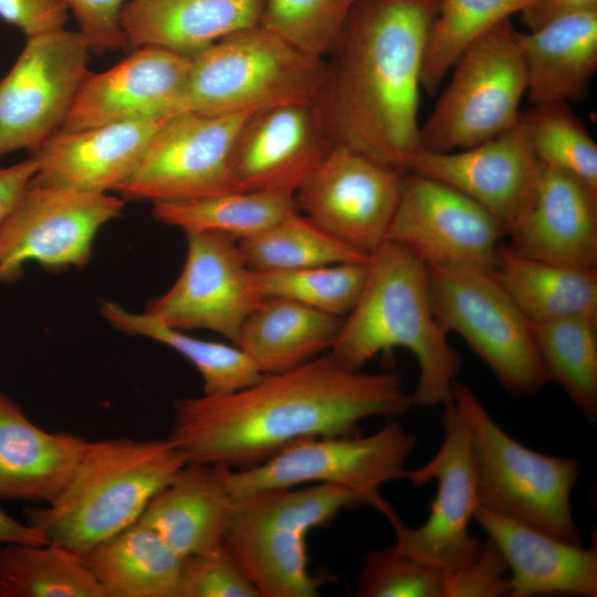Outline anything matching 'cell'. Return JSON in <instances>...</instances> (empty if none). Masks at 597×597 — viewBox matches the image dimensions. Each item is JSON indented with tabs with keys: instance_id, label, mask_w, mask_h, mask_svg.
<instances>
[{
	"instance_id": "484cf974",
	"label": "cell",
	"mask_w": 597,
	"mask_h": 597,
	"mask_svg": "<svg viewBox=\"0 0 597 597\" xmlns=\"http://www.w3.org/2000/svg\"><path fill=\"white\" fill-rule=\"evenodd\" d=\"M264 0H129L122 10L128 46L192 56L218 40L260 24Z\"/></svg>"
},
{
	"instance_id": "ab89813d",
	"label": "cell",
	"mask_w": 597,
	"mask_h": 597,
	"mask_svg": "<svg viewBox=\"0 0 597 597\" xmlns=\"http://www.w3.org/2000/svg\"><path fill=\"white\" fill-rule=\"evenodd\" d=\"M441 570L401 553L394 545L370 551L356 579L360 597H443Z\"/></svg>"
},
{
	"instance_id": "52a82bcc",
	"label": "cell",
	"mask_w": 597,
	"mask_h": 597,
	"mask_svg": "<svg viewBox=\"0 0 597 597\" xmlns=\"http://www.w3.org/2000/svg\"><path fill=\"white\" fill-rule=\"evenodd\" d=\"M186 112L228 115L317 104L327 66L262 25L231 33L192 55Z\"/></svg>"
},
{
	"instance_id": "9c48e42d",
	"label": "cell",
	"mask_w": 597,
	"mask_h": 597,
	"mask_svg": "<svg viewBox=\"0 0 597 597\" xmlns=\"http://www.w3.org/2000/svg\"><path fill=\"white\" fill-rule=\"evenodd\" d=\"M516 33L511 20H506L459 56L448 85L420 126L421 149H465L503 134L519 122L527 82Z\"/></svg>"
},
{
	"instance_id": "ac0fdd59",
	"label": "cell",
	"mask_w": 597,
	"mask_h": 597,
	"mask_svg": "<svg viewBox=\"0 0 597 597\" xmlns=\"http://www.w3.org/2000/svg\"><path fill=\"white\" fill-rule=\"evenodd\" d=\"M332 147L316 104L252 112L231 148L233 189L295 195Z\"/></svg>"
},
{
	"instance_id": "6da1fadb",
	"label": "cell",
	"mask_w": 597,
	"mask_h": 597,
	"mask_svg": "<svg viewBox=\"0 0 597 597\" xmlns=\"http://www.w3.org/2000/svg\"><path fill=\"white\" fill-rule=\"evenodd\" d=\"M412 406L397 373L349 370L324 354L230 394L177 400L168 439L187 462L238 470L304 439L354 434L364 419L399 417Z\"/></svg>"
},
{
	"instance_id": "836d02e7",
	"label": "cell",
	"mask_w": 597,
	"mask_h": 597,
	"mask_svg": "<svg viewBox=\"0 0 597 597\" xmlns=\"http://www.w3.org/2000/svg\"><path fill=\"white\" fill-rule=\"evenodd\" d=\"M0 597H104L83 556L55 543L0 547Z\"/></svg>"
},
{
	"instance_id": "f6af8a7d",
	"label": "cell",
	"mask_w": 597,
	"mask_h": 597,
	"mask_svg": "<svg viewBox=\"0 0 597 597\" xmlns=\"http://www.w3.org/2000/svg\"><path fill=\"white\" fill-rule=\"evenodd\" d=\"M593 9H597V0H534L519 14L531 31L555 19Z\"/></svg>"
},
{
	"instance_id": "277c9868",
	"label": "cell",
	"mask_w": 597,
	"mask_h": 597,
	"mask_svg": "<svg viewBox=\"0 0 597 597\" xmlns=\"http://www.w3.org/2000/svg\"><path fill=\"white\" fill-rule=\"evenodd\" d=\"M186 463L168 438L87 441L63 492L44 506L28 509L25 522L49 542L84 556L139 521Z\"/></svg>"
},
{
	"instance_id": "bcb514c9",
	"label": "cell",
	"mask_w": 597,
	"mask_h": 597,
	"mask_svg": "<svg viewBox=\"0 0 597 597\" xmlns=\"http://www.w3.org/2000/svg\"><path fill=\"white\" fill-rule=\"evenodd\" d=\"M36 169L38 165L33 156L14 165L0 168V222L28 188Z\"/></svg>"
},
{
	"instance_id": "7c38bea8",
	"label": "cell",
	"mask_w": 597,
	"mask_h": 597,
	"mask_svg": "<svg viewBox=\"0 0 597 597\" xmlns=\"http://www.w3.org/2000/svg\"><path fill=\"white\" fill-rule=\"evenodd\" d=\"M91 49L78 31L27 38L0 80V158L35 151L59 133L88 76Z\"/></svg>"
},
{
	"instance_id": "7bdbcfd3",
	"label": "cell",
	"mask_w": 597,
	"mask_h": 597,
	"mask_svg": "<svg viewBox=\"0 0 597 597\" xmlns=\"http://www.w3.org/2000/svg\"><path fill=\"white\" fill-rule=\"evenodd\" d=\"M129 0H63L78 24V32L91 51L128 48L122 25V10Z\"/></svg>"
},
{
	"instance_id": "b9f144b4",
	"label": "cell",
	"mask_w": 597,
	"mask_h": 597,
	"mask_svg": "<svg viewBox=\"0 0 597 597\" xmlns=\"http://www.w3.org/2000/svg\"><path fill=\"white\" fill-rule=\"evenodd\" d=\"M510 568L490 540L483 541L478 556L465 567L444 576L443 597H509Z\"/></svg>"
},
{
	"instance_id": "7402d4cb",
	"label": "cell",
	"mask_w": 597,
	"mask_h": 597,
	"mask_svg": "<svg viewBox=\"0 0 597 597\" xmlns=\"http://www.w3.org/2000/svg\"><path fill=\"white\" fill-rule=\"evenodd\" d=\"M168 118L59 132L33 151L38 169L31 182L96 193L116 191Z\"/></svg>"
},
{
	"instance_id": "d6986e66",
	"label": "cell",
	"mask_w": 597,
	"mask_h": 597,
	"mask_svg": "<svg viewBox=\"0 0 597 597\" xmlns=\"http://www.w3.org/2000/svg\"><path fill=\"white\" fill-rule=\"evenodd\" d=\"M191 62L166 49H135L112 67L88 74L60 132L186 113Z\"/></svg>"
},
{
	"instance_id": "74e56055",
	"label": "cell",
	"mask_w": 597,
	"mask_h": 597,
	"mask_svg": "<svg viewBox=\"0 0 597 597\" xmlns=\"http://www.w3.org/2000/svg\"><path fill=\"white\" fill-rule=\"evenodd\" d=\"M536 159L597 190V144L566 103L532 106L521 114Z\"/></svg>"
},
{
	"instance_id": "2e32d148",
	"label": "cell",
	"mask_w": 597,
	"mask_h": 597,
	"mask_svg": "<svg viewBox=\"0 0 597 597\" xmlns=\"http://www.w3.org/2000/svg\"><path fill=\"white\" fill-rule=\"evenodd\" d=\"M187 255L172 286L145 313L181 331L207 329L237 344L248 315L263 300L237 240L216 232L186 233Z\"/></svg>"
},
{
	"instance_id": "5b68a950",
	"label": "cell",
	"mask_w": 597,
	"mask_h": 597,
	"mask_svg": "<svg viewBox=\"0 0 597 597\" xmlns=\"http://www.w3.org/2000/svg\"><path fill=\"white\" fill-rule=\"evenodd\" d=\"M360 504L353 491L325 483L235 496L223 544L260 597H315L326 580L308 569L306 536Z\"/></svg>"
},
{
	"instance_id": "603a6c76",
	"label": "cell",
	"mask_w": 597,
	"mask_h": 597,
	"mask_svg": "<svg viewBox=\"0 0 597 597\" xmlns=\"http://www.w3.org/2000/svg\"><path fill=\"white\" fill-rule=\"evenodd\" d=\"M475 521L510 568L509 597L597 596V548L583 547L478 505Z\"/></svg>"
},
{
	"instance_id": "ee69618b",
	"label": "cell",
	"mask_w": 597,
	"mask_h": 597,
	"mask_svg": "<svg viewBox=\"0 0 597 597\" xmlns=\"http://www.w3.org/2000/svg\"><path fill=\"white\" fill-rule=\"evenodd\" d=\"M67 17L63 0H0V18L27 38L63 29Z\"/></svg>"
},
{
	"instance_id": "8fae6325",
	"label": "cell",
	"mask_w": 597,
	"mask_h": 597,
	"mask_svg": "<svg viewBox=\"0 0 597 597\" xmlns=\"http://www.w3.org/2000/svg\"><path fill=\"white\" fill-rule=\"evenodd\" d=\"M442 407L441 447L427 463L405 473V480L416 486L437 482L428 519L413 528L404 524L391 505L383 515L395 532L397 549L450 574L468 566L483 541L470 532L479 502L468 427L453 398Z\"/></svg>"
},
{
	"instance_id": "83f0119b",
	"label": "cell",
	"mask_w": 597,
	"mask_h": 597,
	"mask_svg": "<svg viewBox=\"0 0 597 597\" xmlns=\"http://www.w3.org/2000/svg\"><path fill=\"white\" fill-rule=\"evenodd\" d=\"M343 317L283 297H263L237 342L261 374L282 373L329 352Z\"/></svg>"
},
{
	"instance_id": "5bb4252c",
	"label": "cell",
	"mask_w": 597,
	"mask_h": 597,
	"mask_svg": "<svg viewBox=\"0 0 597 597\" xmlns=\"http://www.w3.org/2000/svg\"><path fill=\"white\" fill-rule=\"evenodd\" d=\"M252 112L168 118L153 136L130 177L117 189L130 201H174L234 190L230 154L234 137Z\"/></svg>"
},
{
	"instance_id": "ffe728a7",
	"label": "cell",
	"mask_w": 597,
	"mask_h": 597,
	"mask_svg": "<svg viewBox=\"0 0 597 597\" xmlns=\"http://www.w3.org/2000/svg\"><path fill=\"white\" fill-rule=\"evenodd\" d=\"M514 251L555 264L597 268V190L538 161L530 193L506 233Z\"/></svg>"
},
{
	"instance_id": "4fadbf2b",
	"label": "cell",
	"mask_w": 597,
	"mask_h": 597,
	"mask_svg": "<svg viewBox=\"0 0 597 597\" xmlns=\"http://www.w3.org/2000/svg\"><path fill=\"white\" fill-rule=\"evenodd\" d=\"M123 199L30 182L0 222V282H15L29 261L50 271L86 265L100 229L118 218Z\"/></svg>"
},
{
	"instance_id": "8992f818",
	"label": "cell",
	"mask_w": 597,
	"mask_h": 597,
	"mask_svg": "<svg viewBox=\"0 0 597 597\" xmlns=\"http://www.w3.org/2000/svg\"><path fill=\"white\" fill-rule=\"evenodd\" d=\"M452 398L469 431L479 506L582 544L570 507L582 461L523 446L500 427L473 390L458 380Z\"/></svg>"
},
{
	"instance_id": "3957f363",
	"label": "cell",
	"mask_w": 597,
	"mask_h": 597,
	"mask_svg": "<svg viewBox=\"0 0 597 597\" xmlns=\"http://www.w3.org/2000/svg\"><path fill=\"white\" fill-rule=\"evenodd\" d=\"M394 348L408 349L418 363L413 406L432 408L452 398L461 357L433 316L426 263L406 247L386 241L370 255L363 291L328 354L342 367L362 370Z\"/></svg>"
},
{
	"instance_id": "30bf717a",
	"label": "cell",
	"mask_w": 597,
	"mask_h": 597,
	"mask_svg": "<svg viewBox=\"0 0 597 597\" xmlns=\"http://www.w3.org/2000/svg\"><path fill=\"white\" fill-rule=\"evenodd\" d=\"M416 437L399 422H387L369 436H334L294 442L245 469L228 468L233 498L248 493L325 483L348 489L380 514L390 505L380 494L385 483L405 480L406 461Z\"/></svg>"
},
{
	"instance_id": "44dd1931",
	"label": "cell",
	"mask_w": 597,
	"mask_h": 597,
	"mask_svg": "<svg viewBox=\"0 0 597 597\" xmlns=\"http://www.w3.org/2000/svg\"><path fill=\"white\" fill-rule=\"evenodd\" d=\"M537 168L520 116L512 128L479 145L447 153L420 149L408 171L460 191L491 213L506 234L526 201Z\"/></svg>"
},
{
	"instance_id": "e0dca14e",
	"label": "cell",
	"mask_w": 597,
	"mask_h": 597,
	"mask_svg": "<svg viewBox=\"0 0 597 597\" xmlns=\"http://www.w3.org/2000/svg\"><path fill=\"white\" fill-rule=\"evenodd\" d=\"M504 234L491 213L460 191L407 171L387 241L426 264L493 272Z\"/></svg>"
},
{
	"instance_id": "8d00e7d4",
	"label": "cell",
	"mask_w": 597,
	"mask_h": 597,
	"mask_svg": "<svg viewBox=\"0 0 597 597\" xmlns=\"http://www.w3.org/2000/svg\"><path fill=\"white\" fill-rule=\"evenodd\" d=\"M368 266L369 260L286 271H253L263 297H283L344 317L363 291Z\"/></svg>"
},
{
	"instance_id": "ba28073f",
	"label": "cell",
	"mask_w": 597,
	"mask_h": 597,
	"mask_svg": "<svg viewBox=\"0 0 597 597\" xmlns=\"http://www.w3.org/2000/svg\"><path fill=\"white\" fill-rule=\"evenodd\" d=\"M426 266L431 310L441 328L460 335L507 392H537L547 379L532 324L492 272Z\"/></svg>"
},
{
	"instance_id": "7dc6e473",
	"label": "cell",
	"mask_w": 597,
	"mask_h": 597,
	"mask_svg": "<svg viewBox=\"0 0 597 597\" xmlns=\"http://www.w3.org/2000/svg\"><path fill=\"white\" fill-rule=\"evenodd\" d=\"M8 543L46 544L49 541L34 526L11 517L0 509V545Z\"/></svg>"
},
{
	"instance_id": "7a4b0ae2",
	"label": "cell",
	"mask_w": 597,
	"mask_h": 597,
	"mask_svg": "<svg viewBox=\"0 0 597 597\" xmlns=\"http://www.w3.org/2000/svg\"><path fill=\"white\" fill-rule=\"evenodd\" d=\"M439 0H359L326 63L317 102L327 136L408 171L421 149L419 104Z\"/></svg>"
},
{
	"instance_id": "cb8c5ba5",
	"label": "cell",
	"mask_w": 597,
	"mask_h": 597,
	"mask_svg": "<svg viewBox=\"0 0 597 597\" xmlns=\"http://www.w3.org/2000/svg\"><path fill=\"white\" fill-rule=\"evenodd\" d=\"M87 441L40 428L0 391V499L53 502L70 482Z\"/></svg>"
},
{
	"instance_id": "d590c367",
	"label": "cell",
	"mask_w": 597,
	"mask_h": 597,
	"mask_svg": "<svg viewBox=\"0 0 597 597\" xmlns=\"http://www.w3.org/2000/svg\"><path fill=\"white\" fill-rule=\"evenodd\" d=\"M533 1L439 0L426 48L422 88L429 95L436 93L470 44Z\"/></svg>"
},
{
	"instance_id": "d6a6232c",
	"label": "cell",
	"mask_w": 597,
	"mask_h": 597,
	"mask_svg": "<svg viewBox=\"0 0 597 597\" xmlns=\"http://www.w3.org/2000/svg\"><path fill=\"white\" fill-rule=\"evenodd\" d=\"M547 381H554L589 423L597 420V318L573 315L532 324Z\"/></svg>"
},
{
	"instance_id": "e575fe53",
	"label": "cell",
	"mask_w": 597,
	"mask_h": 597,
	"mask_svg": "<svg viewBox=\"0 0 597 597\" xmlns=\"http://www.w3.org/2000/svg\"><path fill=\"white\" fill-rule=\"evenodd\" d=\"M237 242L254 271L297 270L364 262L370 258L332 235L300 210L265 231Z\"/></svg>"
},
{
	"instance_id": "4316f807",
	"label": "cell",
	"mask_w": 597,
	"mask_h": 597,
	"mask_svg": "<svg viewBox=\"0 0 597 597\" xmlns=\"http://www.w3.org/2000/svg\"><path fill=\"white\" fill-rule=\"evenodd\" d=\"M532 106L578 101L597 71V9L516 33Z\"/></svg>"
},
{
	"instance_id": "1f68e13d",
	"label": "cell",
	"mask_w": 597,
	"mask_h": 597,
	"mask_svg": "<svg viewBox=\"0 0 597 597\" xmlns=\"http://www.w3.org/2000/svg\"><path fill=\"white\" fill-rule=\"evenodd\" d=\"M102 316L116 329L157 341L189 360L201 376L205 395H226L255 383L262 374L249 356L234 344L190 336L165 325L148 314L133 313L103 301Z\"/></svg>"
},
{
	"instance_id": "f546056e",
	"label": "cell",
	"mask_w": 597,
	"mask_h": 597,
	"mask_svg": "<svg viewBox=\"0 0 597 597\" xmlns=\"http://www.w3.org/2000/svg\"><path fill=\"white\" fill-rule=\"evenodd\" d=\"M492 274L531 324L573 315L597 318V268L555 264L501 247Z\"/></svg>"
},
{
	"instance_id": "4dcf8cb0",
	"label": "cell",
	"mask_w": 597,
	"mask_h": 597,
	"mask_svg": "<svg viewBox=\"0 0 597 597\" xmlns=\"http://www.w3.org/2000/svg\"><path fill=\"white\" fill-rule=\"evenodd\" d=\"M153 205L154 218L185 233L216 232L239 241L259 234L298 211L294 195L231 190Z\"/></svg>"
},
{
	"instance_id": "f35d334b",
	"label": "cell",
	"mask_w": 597,
	"mask_h": 597,
	"mask_svg": "<svg viewBox=\"0 0 597 597\" xmlns=\"http://www.w3.org/2000/svg\"><path fill=\"white\" fill-rule=\"evenodd\" d=\"M359 0H264L260 25L324 59Z\"/></svg>"
},
{
	"instance_id": "60d3db41",
	"label": "cell",
	"mask_w": 597,
	"mask_h": 597,
	"mask_svg": "<svg viewBox=\"0 0 597 597\" xmlns=\"http://www.w3.org/2000/svg\"><path fill=\"white\" fill-rule=\"evenodd\" d=\"M178 597H260V594L222 544L182 558Z\"/></svg>"
},
{
	"instance_id": "d4e9b609",
	"label": "cell",
	"mask_w": 597,
	"mask_h": 597,
	"mask_svg": "<svg viewBox=\"0 0 597 597\" xmlns=\"http://www.w3.org/2000/svg\"><path fill=\"white\" fill-rule=\"evenodd\" d=\"M228 467L187 462L148 503L139 522L181 558L223 544L234 498Z\"/></svg>"
},
{
	"instance_id": "9a60e30c",
	"label": "cell",
	"mask_w": 597,
	"mask_h": 597,
	"mask_svg": "<svg viewBox=\"0 0 597 597\" xmlns=\"http://www.w3.org/2000/svg\"><path fill=\"white\" fill-rule=\"evenodd\" d=\"M406 172L333 146L294 197L300 212L370 256L387 241Z\"/></svg>"
},
{
	"instance_id": "f1b7e54d",
	"label": "cell",
	"mask_w": 597,
	"mask_h": 597,
	"mask_svg": "<svg viewBox=\"0 0 597 597\" xmlns=\"http://www.w3.org/2000/svg\"><path fill=\"white\" fill-rule=\"evenodd\" d=\"M83 558L104 597H178L182 558L139 521Z\"/></svg>"
}]
</instances>
